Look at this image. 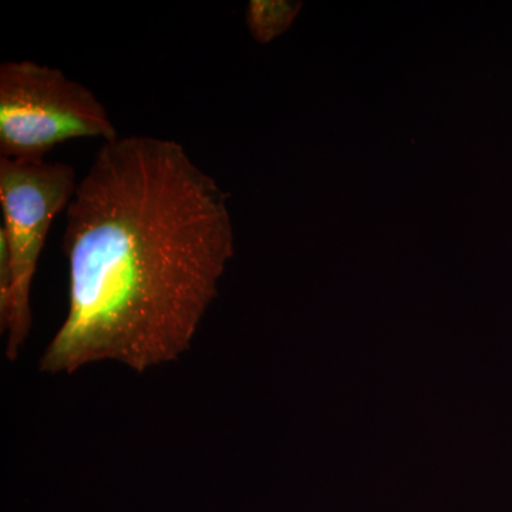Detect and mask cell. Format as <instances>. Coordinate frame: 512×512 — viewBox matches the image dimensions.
I'll list each match as a JSON object with an SVG mask.
<instances>
[{
  "label": "cell",
  "mask_w": 512,
  "mask_h": 512,
  "mask_svg": "<svg viewBox=\"0 0 512 512\" xmlns=\"http://www.w3.org/2000/svg\"><path fill=\"white\" fill-rule=\"evenodd\" d=\"M296 6L289 3L251 2L247 8V25L258 42H269L288 28Z\"/></svg>",
  "instance_id": "cell-4"
},
{
  "label": "cell",
  "mask_w": 512,
  "mask_h": 512,
  "mask_svg": "<svg viewBox=\"0 0 512 512\" xmlns=\"http://www.w3.org/2000/svg\"><path fill=\"white\" fill-rule=\"evenodd\" d=\"M77 184L70 164L0 158V326L10 362L32 329L30 293L50 227L69 207Z\"/></svg>",
  "instance_id": "cell-2"
},
{
  "label": "cell",
  "mask_w": 512,
  "mask_h": 512,
  "mask_svg": "<svg viewBox=\"0 0 512 512\" xmlns=\"http://www.w3.org/2000/svg\"><path fill=\"white\" fill-rule=\"evenodd\" d=\"M69 309L40 372L144 373L190 350L234 258L229 195L180 143L101 144L66 210Z\"/></svg>",
  "instance_id": "cell-1"
},
{
  "label": "cell",
  "mask_w": 512,
  "mask_h": 512,
  "mask_svg": "<svg viewBox=\"0 0 512 512\" xmlns=\"http://www.w3.org/2000/svg\"><path fill=\"white\" fill-rule=\"evenodd\" d=\"M104 104L62 70L32 62L0 64V158L40 163L76 138H119Z\"/></svg>",
  "instance_id": "cell-3"
}]
</instances>
